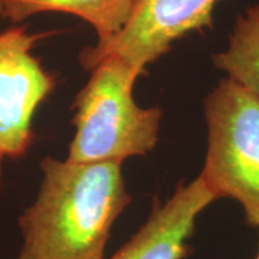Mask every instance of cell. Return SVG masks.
<instances>
[{"instance_id":"6da1fadb","label":"cell","mask_w":259,"mask_h":259,"mask_svg":"<svg viewBox=\"0 0 259 259\" xmlns=\"http://www.w3.org/2000/svg\"><path fill=\"white\" fill-rule=\"evenodd\" d=\"M121 166L44 158L36 197L19 216L18 259H105L112 226L133 200Z\"/></svg>"},{"instance_id":"7a4b0ae2","label":"cell","mask_w":259,"mask_h":259,"mask_svg":"<svg viewBox=\"0 0 259 259\" xmlns=\"http://www.w3.org/2000/svg\"><path fill=\"white\" fill-rule=\"evenodd\" d=\"M140 75L115 55L95 64L91 78L74 100L75 134L68 161L122 164L154 150L163 111L136 102L133 91Z\"/></svg>"},{"instance_id":"3957f363","label":"cell","mask_w":259,"mask_h":259,"mask_svg":"<svg viewBox=\"0 0 259 259\" xmlns=\"http://www.w3.org/2000/svg\"><path fill=\"white\" fill-rule=\"evenodd\" d=\"M207 151L199 177L218 199L241 204L259 228V100L229 78L206 95Z\"/></svg>"},{"instance_id":"277c9868","label":"cell","mask_w":259,"mask_h":259,"mask_svg":"<svg viewBox=\"0 0 259 259\" xmlns=\"http://www.w3.org/2000/svg\"><path fill=\"white\" fill-rule=\"evenodd\" d=\"M52 33H32L25 25L0 32V179L5 160L22 158L32 147L33 115L55 90L56 78L33 55Z\"/></svg>"},{"instance_id":"5b68a950","label":"cell","mask_w":259,"mask_h":259,"mask_svg":"<svg viewBox=\"0 0 259 259\" xmlns=\"http://www.w3.org/2000/svg\"><path fill=\"white\" fill-rule=\"evenodd\" d=\"M216 3L218 0H134L125 26L108 42L83 48L79 62L91 71L102 58L115 55L143 75L176 40L212 28Z\"/></svg>"},{"instance_id":"8992f818","label":"cell","mask_w":259,"mask_h":259,"mask_svg":"<svg viewBox=\"0 0 259 259\" xmlns=\"http://www.w3.org/2000/svg\"><path fill=\"white\" fill-rule=\"evenodd\" d=\"M214 200L199 176L179 183L167 202L156 200L147 221L110 259H185L192 252L197 216Z\"/></svg>"},{"instance_id":"52a82bcc","label":"cell","mask_w":259,"mask_h":259,"mask_svg":"<svg viewBox=\"0 0 259 259\" xmlns=\"http://www.w3.org/2000/svg\"><path fill=\"white\" fill-rule=\"evenodd\" d=\"M134 0H0V18L13 25L39 13L59 12L90 23L102 45L125 26Z\"/></svg>"},{"instance_id":"ba28073f","label":"cell","mask_w":259,"mask_h":259,"mask_svg":"<svg viewBox=\"0 0 259 259\" xmlns=\"http://www.w3.org/2000/svg\"><path fill=\"white\" fill-rule=\"evenodd\" d=\"M213 66L259 100V5L239 15L228 47L212 55Z\"/></svg>"},{"instance_id":"9c48e42d","label":"cell","mask_w":259,"mask_h":259,"mask_svg":"<svg viewBox=\"0 0 259 259\" xmlns=\"http://www.w3.org/2000/svg\"><path fill=\"white\" fill-rule=\"evenodd\" d=\"M255 259H259V245H258V252H256V256H255Z\"/></svg>"}]
</instances>
